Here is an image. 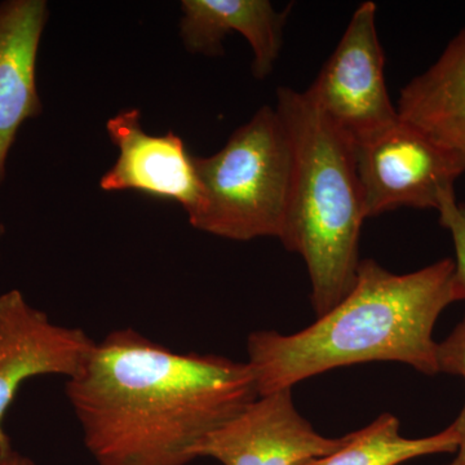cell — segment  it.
Wrapping results in <instances>:
<instances>
[{
	"label": "cell",
	"mask_w": 465,
	"mask_h": 465,
	"mask_svg": "<svg viewBox=\"0 0 465 465\" xmlns=\"http://www.w3.org/2000/svg\"><path fill=\"white\" fill-rule=\"evenodd\" d=\"M65 393L97 465H188L201 440L259 397L249 363L176 353L134 329L97 342Z\"/></svg>",
	"instance_id": "6da1fadb"
},
{
	"label": "cell",
	"mask_w": 465,
	"mask_h": 465,
	"mask_svg": "<svg viewBox=\"0 0 465 465\" xmlns=\"http://www.w3.org/2000/svg\"><path fill=\"white\" fill-rule=\"evenodd\" d=\"M454 260L394 274L372 259L361 260L344 299L307 329L291 335L256 331L247 341L259 396L330 370L391 361L421 374H439L433 330L443 311L459 302Z\"/></svg>",
	"instance_id": "7a4b0ae2"
},
{
	"label": "cell",
	"mask_w": 465,
	"mask_h": 465,
	"mask_svg": "<svg viewBox=\"0 0 465 465\" xmlns=\"http://www.w3.org/2000/svg\"><path fill=\"white\" fill-rule=\"evenodd\" d=\"M275 109L286 125L293 155L280 241L304 259L312 307L320 318L353 289L361 262V231L367 217L354 143L305 92L278 88Z\"/></svg>",
	"instance_id": "3957f363"
},
{
	"label": "cell",
	"mask_w": 465,
	"mask_h": 465,
	"mask_svg": "<svg viewBox=\"0 0 465 465\" xmlns=\"http://www.w3.org/2000/svg\"><path fill=\"white\" fill-rule=\"evenodd\" d=\"M194 166L201 202L188 217L193 228L232 241L282 238L293 155L277 109L260 108L224 148L194 157Z\"/></svg>",
	"instance_id": "277c9868"
},
{
	"label": "cell",
	"mask_w": 465,
	"mask_h": 465,
	"mask_svg": "<svg viewBox=\"0 0 465 465\" xmlns=\"http://www.w3.org/2000/svg\"><path fill=\"white\" fill-rule=\"evenodd\" d=\"M354 155L367 219L401 207L437 210L465 173L457 155L401 118L356 143Z\"/></svg>",
	"instance_id": "5b68a950"
},
{
	"label": "cell",
	"mask_w": 465,
	"mask_h": 465,
	"mask_svg": "<svg viewBox=\"0 0 465 465\" xmlns=\"http://www.w3.org/2000/svg\"><path fill=\"white\" fill-rule=\"evenodd\" d=\"M376 12L374 2L358 5L335 51L304 91L354 145L400 119L385 84Z\"/></svg>",
	"instance_id": "8992f818"
},
{
	"label": "cell",
	"mask_w": 465,
	"mask_h": 465,
	"mask_svg": "<svg viewBox=\"0 0 465 465\" xmlns=\"http://www.w3.org/2000/svg\"><path fill=\"white\" fill-rule=\"evenodd\" d=\"M96 345L84 330L52 322L20 290L0 295V457L14 449L3 421L21 385L36 376L75 378Z\"/></svg>",
	"instance_id": "52a82bcc"
},
{
	"label": "cell",
	"mask_w": 465,
	"mask_h": 465,
	"mask_svg": "<svg viewBox=\"0 0 465 465\" xmlns=\"http://www.w3.org/2000/svg\"><path fill=\"white\" fill-rule=\"evenodd\" d=\"M347 437L329 439L296 410L292 390L259 396L220 425L194 450V457L223 465H302L341 448Z\"/></svg>",
	"instance_id": "ba28073f"
},
{
	"label": "cell",
	"mask_w": 465,
	"mask_h": 465,
	"mask_svg": "<svg viewBox=\"0 0 465 465\" xmlns=\"http://www.w3.org/2000/svg\"><path fill=\"white\" fill-rule=\"evenodd\" d=\"M110 140L119 150L114 166L100 180L104 192L133 191L177 202L192 216L201 202L194 157L179 134L153 136L142 125L139 109L121 110L106 124Z\"/></svg>",
	"instance_id": "9c48e42d"
},
{
	"label": "cell",
	"mask_w": 465,
	"mask_h": 465,
	"mask_svg": "<svg viewBox=\"0 0 465 465\" xmlns=\"http://www.w3.org/2000/svg\"><path fill=\"white\" fill-rule=\"evenodd\" d=\"M48 18L45 0L0 3V186L18 131L43 112L36 61Z\"/></svg>",
	"instance_id": "30bf717a"
},
{
	"label": "cell",
	"mask_w": 465,
	"mask_h": 465,
	"mask_svg": "<svg viewBox=\"0 0 465 465\" xmlns=\"http://www.w3.org/2000/svg\"><path fill=\"white\" fill-rule=\"evenodd\" d=\"M290 11L277 12L268 0H183L180 38L192 54L219 57L225 36L241 33L252 48L253 76L265 79L282 51Z\"/></svg>",
	"instance_id": "8fae6325"
},
{
	"label": "cell",
	"mask_w": 465,
	"mask_h": 465,
	"mask_svg": "<svg viewBox=\"0 0 465 465\" xmlns=\"http://www.w3.org/2000/svg\"><path fill=\"white\" fill-rule=\"evenodd\" d=\"M397 113L465 167V27L430 69L401 90Z\"/></svg>",
	"instance_id": "7c38bea8"
},
{
	"label": "cell",
	"mask_w": 465,
	"mask_h": 465,
	"mask_svg": "<svg viewBox=\"0 0 465 465\" xmlns=\"http://www.w3.org/2000/svg\"><path fill=\"white\" fill-rule=\"evenodd\" d=\"M344 445L326 457L302 465H400L425 455L457 451L458 430L450 425L442 432L424 439L401 436L400 420L391 414H381L371 424L347 434Z\"/></svg>",
	"instance_id": "4fadbf2b"
},
{
	"label": "cell",
	"mask_w": 465,
	"mask_h": 465,
	"mask_svg": "<svg viewBox=\"0 0 465 465\" xmlns=\"http://www.w3.org/2000/svg\"><path fill=\"white\" fill-rule=\"evenodd\" d=\"M440 224L448 229L454 242V286L459 302L465 300V203L458 202L455 191L440 197Z\"/></svg>",
	"instance_id": "5bb4252c"
},
{
	"label": "cell",
	"mask_w": 465,
	"mask_h": 465,
	"mask_svg": "<svg viewBox=\"0 0 465 465\" xmlns=\"http://www.w3.org/2000/svg\"><path fill=\"white\" fill-rule=\"evenodd\" d=\"M439 372L461 376L465 381V316L442 342H437Z\"/></svg>",
	"instance_id": "9a60e30c"
},
{
	"label": "cell",
	"mask_w": 465,
	"mask_h": 465,
	"mask_svg": "<svg viewBox=\"0 0 465 465\" xmlns=\"http://www.w3.org/2000/svg\"><path fill=\"white\" fill-rule=\"evenodd\" d=\"M452 425H454L459 434L458 449L455 451L457 452V457H455L451 463L446 465H465V403L463 410H461L457 420Z\"/></svg>",
	"instance_id": "2e32d148"
},
{
	"label": "cell",
	"mask_w": 465,
	"mask_h": 465,
	"mask_svg": "<svg viewBox=\"0 0 465 465\" xmlns=\"http://www.w3.org/2000/svg\"><path fill=\"white\" fill-rule=\"evenodd\" d=\"M0 465H36L35 461L26 455L21 454L16 450L12 449L7 454L0 457Z\"/></svg>",
	"instance_id": "e0dca14e"
},
{
	"label": "cell",
	"mask_w": 465,
	"mask_h": 465,
	"mask_svg": "<svg viewBox=\"0 0 465 465\" xmlns=\"http://www.w3.org/2000/svg\"><path fill=\"white\" fill-rule=\"evenodd\" d=\"M5 226L3 225V223L0 222V241H2V238L5 237Z\"/></svg>",
	"instance_id": "ac0fdd59"
}]
</instances>
